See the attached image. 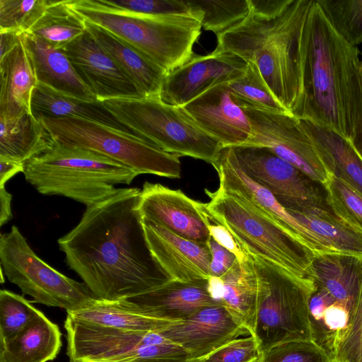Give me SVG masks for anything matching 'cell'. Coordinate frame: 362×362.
I'll list each match as a JSON object with an SVG mask.
<instances>
[{
	"label": "cell",
	"mask_w": 362,
	"mask_h": 362,
	"mask_svg": "<svg viewBox=\"0 0 362 362\" xmlns=\"http://www.w3.org/2000/svg\"><path fill=\"white\" fill-rule=\"evenodd\" d=\"M140 193L136 187L118 188L87 206L78 223L58 240L67 266L98 300H122L171 280L148 247Z\"/></svg>",
	"instance_id": "cell-1"
},
{
	"label": "cell",
	"mask_w": 362,
	"mask_h": 362,
	"mask_svg": "<svg viewBox=\"0 0 362 362\" xmlns=\"http://www.w3.org/2000/svg\"><path fill=\"white\" fill-rule=\"evenodd\" d=\"M313 0H249L240 25L217 36L216 53H230L258 68L273 95L291 114L301 95V42Z\"/></svg>",
	"instance_id": "cell-2"
},
{
	"label": "cell",
	"mask_w": 362,
	"mask_h": 362,
	"mask_svg": "<svg viewBox=\"0 0 362 362\" xmlns=\"http://www.w3.org/2000/svg\"><path fill=\"white\" fill-rule=\"evenodd\" d=\"M358 49L332 28L313 0L301 42V95L291 115L332 129L348 139L347 81Z\"/></svg>",
	"instance_id": "cell-3"
},
{
	"label": "cell",
	"mask_w": 362,
	"mask_h": 362,
	"mask_svg": "<svg viewBox=\"0 0 362 362\" xmlns=\"http://www.w3.org/2000/svg\"><path fill=\"white\" fill-rule=\"evenodd\" d=\"M84 21L99 25L146 55L166 74L194 54L201 21L189 16H145L115 8L101 0H68Z\"/></svg>",
	"instance_id": "cell-4"
},
{
	"label": "cell",
	"mask_w": 362,
	"mask_h": 362,
	"mask_svg": "<svg viewBox=\"0 0 362 362\" xmlns=\"http://www.w3.org/2000/svg\"><path fill=\"white\" fill-rule=\"evenodd\" d=\"M50 147L24 164L23 175L35 189L92 206L129 185L138 174L122 163L91 151L52 140Z\"/></svg>",
	"instance_id": "cell-5"
},
{
	"label": "cell",
	"mask_w": 362,
	"mask_h": 362,
	"mask_svg": "<svg viewBox=\"0 0 362 362\" xmlns=\"http://www.w3.org/2000/svg\"><path fill=\"white\" fill-rule=\"evenodd\" d=\"M207 208L248 254L262 257L300 279H311L315 255L282 226L240 195L219 185Z\"/></svg>",
	"instance_id": "cell-6"
},
{
	"label": "cell",
	"mask_w": 362,
	"mask_h": 362,
	"mask_svg": "<svg viewBox=\"0 0 362 362\" xmlns=\"http://www.w3.org/2000/svg\"><path fill=\"white\" fill-rule=\"evenodd\" d=\"M250 255L257 283L253 335L260 352L293 340L313 339L309 303L315 286L272 262Z\"/></svg>",
	"instance_id": "cell-7"
},
{
	"label": "cell",
	"mask_w": 362,
	"mask_h": 362,
	"mask_svg": "<svg viewBox=\"0 0 362 362\" xmlns=\"http://www.w3.org/2000/svg\"><path fill=\"white\" fill-rule=\"evenodd\" d=\"M101 103L119 122L165 152L213 165L223 148L182 107L167 104L160 96L114 98Z\"/></svg>",
	"instance_id": "cell-8"
},
{
	"label": "cell",
	"mask_w": 362,
	"mask_h": 362,
	"mask_svg": "<svg viewBox=\"0 0 362 362\" xmlns=\"http://www.w3.org/2000/svg\"><path fill=\"white\" fill-rule=\"evenodd\" d=\"M37 118L52 140L59 144L104 155L138 175L180 177V156L165 152L139 136L76 117Z\"/></svg>",
	"instance_id": "cell-9"
},
{
	"label": "cell",
	"mask_w": 362,
	"mask_h": 362,
	"mask_svg": "<svg viewBox=\"0 0 362 362\" xmlns=\"http://www.w3.org/2000/svg\"><path fill=\"white\" fill-rule=\"evenodd\" d=\"M0 263L8 280L32 297L33 303L70 313L98 300L85 283L66 276L42 260L16 226L1 235Z\"/></svg>",
	"instance_id": "cell-10"
},
{
	"label": "cell",
	"mask_w": 362,
	"mask_h": 362,
	"mask_svg": "<svg viewBox=\"0 0 362 362\" xmlns=\"http://www.w3.org/2000/svg\"><path fill=\"white\" fill-rule=\"evenodd\" d=\"M70 362H124L139 358H191L157 331H129L90 325L69 315L64 322Z\"/></svg>",
	"instance_id": "cell-11"
},
{
	"label": "cell",
	"mask_w": 362,
	"mask_h": 362,
	"mask_svg": "<svg viewBox=\"0 0 362 362\" xmlns=\"http://www.w3.org/2000/svg\"><path fill=\"white\" fill-rule=\"evenodd\" d=\"M230 148L242 170L270 191L288 212L332 210L324 184L313 180L270 149L247 145Z\"/></svg>",
	"instance_id": "cell-12"
},
{
	"label": "cell",
	"mask_w": 362,
	"mask_h": 362,
	"mask_svg": "<svg viewBox=\"0 0 362 362\" xmlns=\"http://www.w3.org/2000/svg\"><path fill=\"white\" fill-rule=\"evenodd\" d=\"M243 110L252 129L244 145L266 147L313 180L327 182L329 174L298 118L287 112Z\"/></svg>",
	"instance_id": "cell-13"
},
{
	"label": "cell",
	"mask_w": 362,
	"mask_h": 362,
	"mask_svg": "<svg viewBox=\"0 0 362 362\" xmlns=\"http://www.w3.org/2000/svg\"><path fill=\"white\" fill-rule=\"evenodd\" d=\"M247 65L241 58L230 53L194 54L165 75L160 98L167 104L182 107L211 87L240 77Z\"/></svg>",
	"instance_id": "cell-14"
},
{
	"label": "cell",
	"mask_w": 362,
	"mask_h": 362,
	"mask_svg": "<svg viewBox=\"0 0 362 362\" xmlns=\"http://www.w3.org/2000/svg\"><path fill=\"white\" fill-rule=\"evenodd\" d=\"M159 332L186 350L192 359L204 358L228 341L250 334L221 303L200 308Z\"/></svg>",
	"instance_id": "cell-15"
},
{
	"label": "cell",
	"mask_w": 362,
	"mask_h": 362,
	"mask_svg": "<svg viewBox=\"0 0 362 362\" xmlns=\"http://www.w3.org/2000/svg\"><path fill=\"white\" fill-rule=\"evenodd\" d=\"M313 311L337 310L354 315L362 281V257L327 252L314 257Z\"/></svg>",
	"instance_id": "cell-16"
},
{
	"label": "cell",
	"mask_w": 362,
	"mask_h": 362,
	"mask_svg": "<svg viewBox=\"0 0 362 362\" xmlns=\"http://www.w3.org/2000/svg\"><path fill=\"white\" fill-rule=\"evenodd\" d=\"M219 185L247 199L282 226L317 255L331 252L308 229L288 213L273 194L250 178L238 163L230 147L223 148L213 165Z\"/></svg>",
	"instance_id": "cell-17"
},
{
	"label": "cell",
	"mask_w": 362,
	"mask_h": 362,
	"mask_svg": "<svg viewBox=\"0 0 362 362\" xmlns=\"http://www.w3.org/2000/svg\"><path fill=\"white\" fill-rule=\"evenodd\" d=\"M62 49L98 101L143 98L134 83L87 30Z\"/></svg>",
	"instance_id": "cell-18"
},
{
	"label": "cell",
	"mask_w": 362,
	"mask_h": 362,
	"mask_svg": "<svg viewBox=\"0 0 362 362\" xmlns=\"http://www.w3.org/2000/svg\"><path fill=\"white\" fill-rule=\"evenodd\" d=\"M142 221L150 251L171 280L211 279V257L207 243L185 238L148 218L142 217Z\"/></svg>",
	"instance_id": "cell-19"
},
{
	"label": "cell",
	"mask_w": 362,
	"mask_h": 362,
	"mask_svg": "<svg viewBox=\"0 0 362 362\" xmlns=\"http://www.w3.org/2000/svg\"><path fill=\"white\" fill-rule=\"evenodd\" d=\"M182 107L223 148L244 145L251 136L249 118L235 103L227 83L211 87Z\"/></svg>",
	"instance_id": "cell-20"
},
{
	"label": "cell",
	"mask_w": 362,
	"mask_h": 362,
	"mask_svg": "<svg viewBox=\"0 0 362 362\" xmlns=\"http://www.w3.org/2000/svg\"><path fill=\"white\" fill-rule=\"evenodd\" d=\"M119 302L141 315L172 322L187 318L200 308L221 303L206 279L187 282L170 280Z\"/></svg>",
	"instance_id": "cell-21"
},
{
	"label": "cell",
	"mask_w": 362,
	"mask_h": 362,
	"mask_svg": "<svg viewBox=\"0 0 362 362\" xmlns=\"http://www.w3.org/2000/svg\"><path fill=\"white\" fill-rule=\"evenodd\" d=\"M194 201L179 189L146 182L138 206L143 218L188 240L207 243L210 235Z\"/></svg>",
	"instance_id": "cell-22"
},
{
	"label": "cell",
	"mask_w": 362,
	"mask_h": 362,
	"mask_svg": "<svg viewBox=\"0 0 362 362\" xmlns=\"http://www.w3.org/2000/svg\"><path fill=\"white\" fill-rule=\"evenodd\" d=\"M23 37L38 83L80 100L98 102L62 48L54 47L29 32L24 33Z\"/></svg>",
	"instance_id": "cell-23"
},
{
	"label": "cell",
	"mask_w": 362,
	"mask_h": 362,
	"mask_svg": "<svg viewBox=\"0 0 362 362\" xmlns=\"http://www.w3.org/2000/svg\"><path fill=\"white\" fill-rule=\"evenodd\" d=\"M85 21L88 33L134 83L143 98L159 96L166 72L146 55L103 28Z\"/></svg>",
	"instance_id": "cell-24"
},
{
	"label": "cell",
	"mask_w": 362,
	"mask_h": 362,
	"mask_svg": "<svg viewBox=\"0 0 362 362\" xmlns=\"http://www.w3.org/2000/svg\"><path fill=\"white\" fill-rule=\"evenodd\" d=\"M0 114L32 113L31 100L38 81L23 34L18 45L0 58Z\"/></svg>",
	"instance_id": "cell-25"
},
{
	"label": "cell",
	"mask_w": 362,
	"mask_h": 362,
	"mask_svg": "<svg viewBox=\"0 0 362 362\" xmlns=\"http://www.w3.org/2000/svg\"><path fill=\"white\" fill-rule=\"evenodd\" d=\"M299 119L328 174L342 180L362 196V158L351 142L330 129Z\"/></svg>",
	"instance_id": "cell-26"
},
{
	"label": "cell",
	"mask_w": 362,
	"mask_h": 362,
	"mask_svg": "<svg viewBox=\"0 0 362 362\" xmlns=\"http://www.w3.org/2000/svg\"><path fill=\"white\" fill-rule=\"evenodd\" d=\"M209 283L215 298L252 334L256 318L257 283L250 255L238 261L222 277Z\"/></svg>",
	"instance_id": "cell-27"
},
{
	"label": "cell",
	"mask_w": 362,
	"mask_h": 362,
	"mask_svg": "<svg viewBox=\"0 0 362 362\" xmlns=\"http://www.w3.org/2000/svg\"><path fill=\"white\" fill-rule=\"evenodd\" d=\"M62 345L59 327L40 311L24 330L0 344V362H47Z\"/></svg>",
	"instance_id": "cell-28"
},
{
	"label": "cell",
	"mask_w": 362,
	"mask_h": 362,
	"mask_svg": "<svg viewBox=\"0 0 362 362\" xmlns=\"http://www.w3.org/2000/svg\"><path fill=\"white\" fill-rule=\"evenodd\" d=\"M51 138L31 112L18 116L0 114V157L25 164L47 150Z\"/></svg>",
	"instance_id": "cell-29"
},
{
	"label": "cell",
	"mask_w": 362,
	"mask_h": 362,
	"mask_svg": "<svg viewBox=\"0 0 362 362\" xmlns=\"http://www.w3.org/2000/svg\"><path fill=\"white\" fill-rule=\"evenodd\" d=\"M31 110L36 117H76L136 135L119 122L105 109L101 102L88 103L80 100L62 94L40 83H37L33 91Z\"/></svg>",
	"instance_id": "cell-30"
},
{
	"label": "cell",
	"mask_w": 362,
	"mask_h": 362,
	"mask_svg": "<svg viewBox=\"0 0 362 362\" xmlns=\"http://www.w3.org/2000/svg\"><path fill=\"white\" fill-rule=\"evenodd\" d=\"M331 252L362 257V231L333 211L308 209L289 211Z\"/></svg>",
	"instance_id": "cell-31"
},
{
	"label": "cell",
	"mask_w": 362,
	"mask_h": 362,
	"mask_svg": "<svg viewBox=\"0 0 362 362\" xmlns=\"http://www.w3.org/2000/svg\"><path fill=\"white\" fill-rule=\"evenodd\" d=\"M67 315L79 322L129 331H157L173 323L134 312L119 301L98 299L86 308L67 313Z\"/></svg>",
	"instance_id": "cell-32"
},
{
	"label": "cell",
	"mask_w": 362,
	"mask_h": 362,
	"mask_svg": "<svg viewBox=\"0 0 362 362\" xmlns=\"http://www.w3.org/2000/svg\"><path fill=\"white\" fill-rule=\"evenodd\" d=\"M52 0L41 18L28 31L57 48H63L86 30L85 21L67 4Z\"/></svg>",
	"instance_id": "cell-33"
},
{
	"label": "cell",
	"mask_w": 362,
	"mask_h": 362,
	"mask_svg": "<svg viewBox=\"0 0 362 362\" xmlns=\"http://www.w3.org/2000/svg\"><path fill=\"white\" fill-rule=\"evenodd\" d=\"M247 64L243 75L227 83L235 103L242 109L287 112L273 95L257 66L252 62Z\"/></svg>",
	"instance_id": "cell-34"
},
{
	"label": "cell",
	"mask_w": 362,
	"mask_h": 362,
	"mask_svg": "<svg viewBox=\"0 0 362 362\" xmlns=\"http://www.w3.org/2000/svg\"><path fill=\"white\" fill-rule=\"evenodd\" d=\"M187 1L189 6L202 13V28L213 32L216 37L242 23L250 13L249 0Z\"/></svg>",
	"instance_id": "cell-35"
},
{
	"label": "cell",
	"mask_w": 362,
	"mask_h": 362,
	"mask_svg": "<svg viewBox=\"0 0 362 362\" xmlns=\"http://www.w3.org/2000/svg\"><path fill=\"white\" fill-rule=\"evenodd\" d=\"M334 30L348 44L362 43V0H316Z\"/></svg>",
	"instance_id": "cell-36"
},
{
	"label": "cell",
	"mask_w": 362,
	"mask_h": 362,
	"mask_svg": "<svg viewBox=\"0 0 362 362\" xmlns=\"http://www.w3.org/2000/svg\"><path fill=\"white\" fill-rule=\"evenodd\" d=\"M40 312L22 296L8 290L0 291V344L24 330Z\"/></svg>",
	"instance_id": "cell-37"
},
{
	"label": "cell",
	"mask_w": 362,
	"mask_h": 362,
	"mask_svg": "<svg viewBox=\"0 0 362 362\" xmlns=\"http://www.w3.org/2000/svg\"><path fill=\"white\" fill-rule=\"evenodd\" d=\"M52 0H0V32H28Z\"/></svg>",
	"instance_id": "cell-38"
},
{
	"label": "cell",
	"mask_w": 362,
	"mask_h": 362,
	"mask_svg": "<svg viewBox=\"0 0 362 362\" xmlns=\"http://www.w3.org/2000/svg\"><path fill=\"white\" fill-rule=\"evenodd\" d=\"M324 185L332 210L347 223L362 231V196L330 174Z\"/></svg>",
	"instance_id": "cell-39"
},
{
	"label": "cell",
	"mask_w": 362,
	"mask_h": 362,
	"mask_svg": "<svg viewBox=\"0 0 362 362\" xmlns=\"http://www.w3.org/2000/svg\"><path fill=\"white\" fill-rule=\"evenodd\" d=\"M257 362H333L329 353L315 340H293L260 352Z\"/></svg>",
	"instance_id": "cell-40"
},
{
	"label": "cell",
	"mask_w": 362,
	"mask_h": 362,
	"mask_svg": "<svg viewBox=\"0 0 362 362\" xmlns=\"http://www.w3.org/2000/svg\"><path fill=\"white\" fill-rule=\"evenodd\" d=\"M356 57L350 64L347 81L348 140L362 158V69Z\"/></svg>",
	"instance_id": "cell-41"
},
{
	"label": "cell",
	"mask_w": 362,
	"mask_h": 362,
	"mask_svg": "<svg viewBox=\"0 0 362 362\" xmlns=\"http://www.w3.org/2000/svg\"><path fill=\"white\" fill-rule=\"evenodd\" d=\"M111 7L145 16H189L200 20L183 0H101Z\"/></svg>",
	"instance_id": "cell-42"
},
{
	"label": "cell",
	"mask_w": 362,
	"mask_h": 362,
	"mask_svg": "<svg viewBox=\"0 0 362 362\" xmlns=\"http://www.w3.org/2000/svg\"><path fill=\"white\" fill-rule=\"evenodd\" d=\"M260 354L255 337H238L207 355L202 362H257Z\"/></svg>",
	"instance_id": "cell-43"
},
{
	"label": "cell",
	"mask_w": 362,
	"mask_h": 362,
	"mask_svg": "<svg viewBox=\"0 0 362 362\" xmlns=\"http://www.w3.org/2000/svg\"><path fill=\"white\" fill-rule=\"evenodd\" d=\"M333 361L362 362V281L351 325Z\"/></svg>",
	"instance_id": "cell-44"
},
{
	"label": "cell",
	"mask_w": 362,
	"mask_h": 362,
	"mask_svg": "<svg viewBox=\"0 0 362 362\" xmlns=\"http://www.w3.org/2000/svg\"><path fill=\"white\" fill-rule=\"evenodd\" d=\"M194 202L209 230L210 237L234 254L240 263L245 262L249 254L240 247L229 229L216 218L207 208L206 203L195 200Z\"/></svg>",
	"instance_id": "cell-45"
},
{
	"label": "cell",
	"mask_w": 362,
	"mask_h": 362,
	"mask_svg": "<svg viewBox=\"0 0 362 362\" xmlns=\"http://www.w3.org/2000/svg\"><path fill=\"white\" fill-rule=\"evenodd\" d=\"M207 245L211 257V276L219 279L225 275L238 259L234 254L218 244L211 237L207 242Z\"/></svg>",
	"instance_id": "cell-46"
},
{
	"label": "cell",
	"mask_w": 362,
	"mask_h": 362,
	"mask_svg": "<svg viewBox=\"0 0 362 362\" xmlns=\"http://www.w3.org/2000/svg\"><path fill=\"white\" fill-rule=\"evenodd\" d=\"M24 164L0 157V187L18 173H23Z\"/></svg>",
	"instance_id": "cell-47"
},
{
	"label": "cell",
	"mask_w": 362,
	"mask_h": 362,
	"mask_svg": "<svg viewBox=\"0 0 362 362\" xmlns=\"http://www.w3.org/2000/svg\"><path fill=\"white\" fill-rule=\"evenodd\" d=\"M23 33L15 30L0 32V58L10 52L19 42Z\"/></svg>",
	"instance_id": "cell-48"
},
{
	"label": "cell",
	"mask_w": 362,
	"mask_h": 362,
	"mask_svg": "<svg viewBox=\"0 0 362 362\" xmlns=\"http://www.w3.org/2000/svg\"><path fill=\"white\" fill-rule=\"evenodd\" d=\"M12 195L6 191L4 186L0 187V226H3L12 218Z\"/></svg>",
	"instance_id": "cell-49"
},
{
	"label": "cell",
	"mask_w": 362,
	"mask_h": 362,
	"mask_svg": "<svg viewBox=\"0 0 362 362\" xmlns=\"http://www.w3.org/2000/svg\"><path fill=\"white\" fill-rule=\"evenodd\" d=\"M204 358L199 359L175 358H139L124 362H202Z\"/></svg>",
	"instance_id": "cell-50"
},
{
	"label": "cell",
	"mask_w": 362,
	"mask_h": 362,
	"mask_svg": "<svg viewBox=\"0 0 362 362\" xmlns=\"http://www.w3.org/2000/svg\"><path fill=\"white\" fill-rule=\"evenodd\" d=\"M360 65H361V69H362V60H361V62H360Z\"/></svg>",
	"instance_id": "cell-51"
},
{
	"label": "cell",
	"mask_w": 362,
	"mask_h": 362,
	"mask_svg": "<svg viewBox=\"0 0 362 362\" xmlns=\"http://www.w3.org/2000/svg\"><path fill=\"white\" fill-rule=\"evenodd\" d=\"M333 362H337V361H333Z\"/></svg>",
	"instance_id": "cell-52"
},
{
	"label": "cell",
	"mask_w": 362,
	"mask_h": 362,
	"mask_svg": "<svg viewBox=\"0 0 362 362\" xmlns=\"http://www.w3.org/2000/svg\"><path fill=\"white\" fill-rule=\"evenodd\" d=\"M361 55H362V52H361Z\"/></svg>",
	"instance_id": "cell-53"
}]
</instances>
